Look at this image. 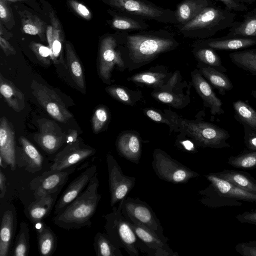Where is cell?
Wrapping results in <instances>:
<instances>
[{
    "label": "cell",
    "mask_w": 256,
    "mask_h": 256,
    "mask_svg": "<svg viewBox=\"0 0 256 256\" xmlns=\"http://www.w3.org/2000/svg\"><path fill=\"white\" fill-rule=\"evenodd\" d=\"M232 107L234 118L238 122L256 129V110L248 103L239 100L232 103Z\"/></svg>",
    "instance_id": "40"
},
{
    "label": "cell",
    "mask_w": 256,
    "mask_h": 256,
    "mask_svg": "<svg viewBox=\"0 0 256 256\" xmlns=\"http://www.w3.org/2000/svg\"><path fill=\"white\" fill-rule=\"evenodd\" d=\"M136 236L143 244V252L148 256H178L168 246L167 242L163 240L156 234L146 227L140 224L130 223Z\"/></svg>",
    "instance_id": "15"
},
{
    "label": "cell",
    "mask_w": 256,
    "mask_h": 256,
    "mask_svg": "<svg viewBox=\"0 0 256 256\" xmlns=\"http://www.w3.org/2000/svg\"><path fill=\"white\" fill-rule=\"evenodd\" d=\"M6 178L4 174L3 173L2 170H0V197L2 198L4 197L6 192Z\"/></svg>",
    "instance_id": "56"
},
{
    "label": "cell",
    "mask_w": 256,
    "mask_h": 256,
    "mask_svg": "<svg viewBox=\"0 0 256 256\" xmlns=\"http://www.w3.org/2000/svg\"><path fill=\"white\" fill-rule=\"evenodd\" d=\"M151 96L156 100L176 108H184L190 102L188 94H176L168 90H154Z\"/></svg>",
    "instance_id": "39"
},
{
    "label": "cell",
    "mask_w": 256,
    "mask_h": 256,
    "mask_svg": "<svg viewBox=\"0 0 256 256\" xmlns=\"http://www.w3.org/2000/svg\"><path fill=\"white\" fill-rule=\"evenodd\" d=\"M96 166L88 167L74 178L63 192L54 206V215L62 212L86 188L92 178L97 173Z\"/></svg>",
    "instance_id": "16"
},
{
    "label": "cell",
    "mask_w": 256,
    "mask_h": 256,
    "mask_svg": "<svg viewBox=\"0 0 256 256\" xmlns=\"http://www.w3.org/2000/svg\"><path fill=\"white\" fill-rule=\"evenodd\" d=\"M121 212L130 223L146 227L163 240L168 238L163 234V228L152 208L139 198L125 197L120 202Z\"/></svg>",
    "instance_id": "7"
},
{
    "label": "cell",
    "mask_w": 256,
    "mask_h": 256,
    "mask_svg": "<svg viewBox=\"0 0 256 256\" xmlns=\"http://www.w3.org/2000/svg\"><path fill=\"white\" fill-rule=\"evenodd\" d=\"M226 6V8L232 12H244L248 10V6L239 0H218Z\"/></svg>",
    "instance_id": "52"
},
{
    "label": "cell",
    "mask_w": 256,
    "mask_h": 256,
    "mask_svg": "<svg viewBox=\"0 0 256 256\" xmlns=\"http://www.w3.org/2000/svg\"><path fill=\"white\" fill-rule=\"evenodd\" d=\"M186 137V136L184 134L180 133L176 141L177 146L189 152H197V146L192 140H188Z\"/></svg>",
    "instance_id": "49"
},
{
    "label": "cell",
    "mask_w": 256,
    "mask_h": 256,
    "mask_svg": "<svg viewBox=\"0 0 256 256\" xmlns=\"http://www.w3.org/2000/svg\"><path fill=\"white\" fill-rule=\"evenodd\" d=\"M164 111L165 112L164 114H162L158 110L150 108L144 110V114L153 121L167 124L170 126V132L172 130L178 132V128L172 120V112L168 110H164Z\"/></svg>",
    "instance_id": "45"
},
{
    "label": "cell",
    "mask_w": 256,
    "mask_h": 256,
    "mask_svg": "<svg viewBox=\"0 0 256 256\" xmlns=\"http://www.w3.org/2000/svg\"><path fill=\"white\" fill-rule=\"evenodd\" d=\"M14 212L12 210H6L2 215L0 231V256L8 254L14 237Z\"/></svg>",
    "instance_id": "30"
},
{
    "label": "cell",
    "mask_w": 256,
    "mask_h": 256,
    "mask_svg": "<svg viewBox=\"0 0 256 256\" xmlns=\"http://www.w3.org/2000/svg\"><path fill=\"white\" fill-rule=\"evenodd\" d=\"M21 146L20 148L16 149V152L20 154L24 162L26 170L31 172H35L41 170L44 158L35 146L25 137L18 138Z\"/></svg>",
    "instance_id": "26"
},
{
    "label": "cell",
    "mask_w": 256,
    "mask_h": 256,
    "mask_svg": "<svg viewBox=\"0 0 256 256\" xmlns=\"http://www.w3.org/2000/svg\"><path fill=\"white\" fill-rule=\"evenodd\" d=\"M197 67L202 76L222 96L232 89L233 84L224 72L199 62Z\"/></svg>",
    "instance_id": "27"
},
{
    "label": "cell",
    "mask_w": 256,
    "mask_h": 256,
    "mask_svg": "<svg viewBox=\"0 0 256 256\" xmlns=\"http://www.w3.org/2000/svg\"><path fill=\"white\" fill-rule=\"evenodd\" d=\"M114 10L143 20L165 24H178L175 12L158 6L148 0H102Z\"/></svg>",
    "instance_id": "6"
},
{
    "label": "cell",
    "mask_w": 256,
    "mask_h": 256,
    "mask_svg": "<svg viewBox=\"0 0 256 256\" xmlns=\"http://www.w3.org/2000/svg\"><path fill=\"white\" fill-rule=\"evenodd\" d=\"M252 96L254 98H256V90H253L252 92Z\"/></svg>",
    "instance_id": "59"
},
{
    "label": "cell",
    "mask_w": 256,
    "mask_h": 256,
    "mask_svg": "<svg viewBox=\"0 0 256 256\" xmlns=\"http://www.w3.org/2000/svg\"><path fill=\"white\" fill-rule=\"evenodd\" d=\"M75 168H72L62 170H49L44 172L41 176L34 178L30 186L36 200L62 190L68 181L69 176L74 172Z\"/></svg>",
    "instance_id": "14"
},
{
    "label": "cell",
    "mask_w": 256,
    "mask_h": 256,
    "mask_svg": "<svg viewBox=\"0 0 256 256\" xmlns=\"http://www.w3.org/2000/svg\"><path fill=\"white\" fill-rule=\"evenodd\" d=\"M212 0H182L177 4L174 10L178 24L191 20L206 8L214 4Z\"/></svg>",
    "instance_id": "25"
},
{
    "label": "cell",
    "mask_w": 256,
    "mask_h": 256,
    "mask_svg": "<svg viewBox=\"0 0 256 256\" xmlns=\"http://www.w3.org/2000/svg\"><path fill=\"white\" fill-rule=\"evenodd\" d=\"M198 193L200 196V202L208 208H218L242 205V203L238 200L223 196L210 184L205 189L198 191Z\"/></svg>",
    "instance_id": "31"
},
{
    "label": "cell",
    "mask_w": 256,
    "mask_h": 256,
    "mask_svg": "<svg viewBox=\"0 0 256 256\" xmlns=\"http://www.w3.org/2000/svg\"><path fill=\"white\" fill-rule=\"evenodd\" d=\"M230 36L256 38V8L248 11L243 16L242 22H234L228 30Z\"/></svg>",
    "instance_id": "33"
},
{
    "label": "cell",
    "mask_w": 256,
    "mask_h": 256,
    "mask_svg": "<svg viewBox=\"0 0 256 256\" xmlns=\"http://www.w3.org/2000/svg\"><path fill=\"white\" fill-rule=\"evenodd\" d=\"M114 68L120 72L126 70L121 52L120 32L106 36L100 43L98 71L106 84L111 83L112 74Z\"/></svg>",
    "instance_id": "9"
},
{
    "label": "cell",
    "mask_w": 256,
    "mask_h": 256,
    "mask_svg": "<svg viewBox=\"0 0 256 256\" xmlns=\"http://www.w3.org/2000/svg\"><path fill=\"white\" fill-rule=\"evenodd\" d=\"M29 46L40 62L45 65L50 64L52 59L49 47L34 42H30Z\"/></svg>",
    "instance_id": "47"
},
{
    "label": "cell",
    "mask_w": 256,
    "mask_h": 256,
    "mask_svg": "<svg viewBox=\"0 0 256 256\" xmlns=\"http://www.w3.org/2000/svg\"><path fill=\"white\" fill-rule=\"evenodd\" d=\"M0 92L10 107L16 112H21L25 106L24 94L10 81L0 74Z\"/></svg>",
    "instance_id": "29"
},
{
    "label": "cell",
    "mask_w": 256,
    "mask_h": 256,
    "mask_svg": "<svg viewBox=\"0 0 256 256\" xmlns=\"http://www.w3.org/2000/svg\"><path fill=\"white\" fill-rule=\"evenodd\" d=\"M106 91L114 98L127 106H134L142 98L140 90H132L123 86H109L106 88Z\"/></svg>",
    "instance_id": "38"
},
{
    "label": "cell",
    "mask_w": 256,
    "mask_h": 256,
    "mask_svg": "<svg viewBox=\"0 0 256 256\" xmlns=\"http://www.w3.org/2000/svg\"><path fill=\"white\" fill-rule=\"evenodd\" d=\"M228 163L236 168L252 170L256 168V151L248 150L235 156H230Z\"/></svg>",
    "instance_id": "44"
},
{
    "label": "cell",
    "mask_w": 256,
    "mask_h": 256,
    "mask_svg": "<svg viewBox=\"0 0 256 256\" xmlns=\"http://www.w3.org/2000/svg\"><path fill=\"white\" fill-rule=\"evenodd\" d=\"M152 157L153 170L162 180L174 184H185L191 178L200 176L160 148L154 150Z\"/></svg>",
    "instance_id": "8"
},
{
    "label": "cell",
    "mask_w": 256,
    "mask_h": 256,
    "mask_svg": "<svg viewBox=\"0 0 256 256\" xmlns=\"http://www.w3.org/2000/svg\"><path fill=\"white\" fill-rule=\"evenodd\" d=\"M244 129V143L248 149L256 151V129L242 124Z\"/></svg>",
    "instance_id": "48"
},
{
    "label": "cell",
    "mask_w": 256,
    "mask_h": 256,
    "mask_svg": "<svg viewBox=\"0 0 256 256\" xmlns=\"http://www.w3.org/2000/svg\"><path fill=\"white\" fill-rule=\"evenodd\" d=\"M50 25L46 31V38L51 51V59L54 64H62L67 68L64 56V34L62 25L52 12H50Z\"/></svg>",
    "instance_id": "18"
},
{
    "label": "cell",
    "mask_w": 256,
    "mask_h": 256,
    "mask_svg": "<svg viewBox=\"0 0 256 256\" xmlns=\"http://www.w3.org/2000/svg\"><path fill=\"white\" fill-rule=\"evenodd\" d=\"M192 44L208 46L219 50H236L256 45V38L224 36L197 40Z\"/></svg>",
    "instance_id": "22"
},
{
    "label": "cell",
    "mask_w": 256,
    "mask_h": 256,
    "mask_svg": "<svg viewBox=\"0 0 256 256\" xmlns=\"http://www.w3.org/2000/svg\"><path fill=\"white\" fill-rule=\"evenodd\" d=\"M32 93L38 102L52 118L66 122L73 117L60 97L52 90L33 80L30 86Z\"/></svg>",
    "instance_id": "10"
},
{
    "label": "cell",
    "mask_w": 256,
    "mask_h": 256,
    "mask_svg": "<svg viewBox=\"0 0 256 256\" xmlns=\"http://www.w3.org/2000/svg\"><path fill=\"white\" fill-rule=\"evenodd\" d=\"M122 58L126 70L132 71L151 62L164 53L180 45L174 35L168 30H141L120 32Z\"/></svg>",
    "instance_id": "1"
},
{
    "label": "cell",
    "mask_w": 256,
    "mask_h": 256,
    "mask_svg": "<svg viewBox=\"0 0 256 256\" xmlns=\"http://www.w3.org/2000/svg\"><path fill=\"white\" fill-rule=\"evenodd\" d=\"M78 133L74 130H70L68 135L66 136V141L68 143L73 142L77 140Z\"/></svg>",
    "instance_id": "57"
},
{
    "label": "cell",
    "mask_w": 256,
    "mask_h": 256,
    "mask_svg": "<svg viewBox=\"0 0 256 256\" xmlns=\"http://www.w3.org/2000/svg\"><path fill=\"white\" fill-rule=\"evenodd\" d=\"M192 84L202 98L204 106L210 108L212 116L220 115L224 113L222 108V103L214 92L212 86L202 76L198 69L191 72Z\"/></svg>",
    "instance_id": "17"
},
{
    "label": "cell",
    "mask_w": 256,
    "mask_h": 256,
    "mask_svg": "<svg viewBox=\"0 0 256 256\" xmlns=\"http://www.w3.org/2000/svg\"><path fill=\"white\" fill-rule=\"evenodd\" d=\"M0 18L1 22L6 24L12 20V14L5 0H0Z\"/></svg>",
    "instance_id": "53"
},
{
    "label": "cell",
    "mask_w": 256,
    "mask_h": 256,
    "mask_svg": "<svg viewBox=\"0 0 256 256\" xmlns=\"http://www.w3.org/2000/svg\"><path fill=\"white\" fill-rule=\"evenodd\" d=\"M106 160L108 174L110 204L112 206L120 202L135 185L136 178L124 175L114 158L110 154Z\"/></svg>",
    "instance_id": "11"
},
{
    "label": "cell",
    "mask_w": 256,
    "mask_h": 256,
    "mask_svg": "<svg viewBox=\"0 0 256 256\" xmlns=\"http://www.w3.org/2000/svg\"><path fill=\"white\" fill-rule=\"evenodd\" d=\"M236 14L216 4L206 8L196 18L186 23L176 24L184 37L202 40L210 38L218 32L230 28Z\"/></svg>",
    "instance_id": "3"
},
{
    "label": "cell",
    "mask_w": 256,
    "mask_h": 256,
    "mask_svg": "<svg viewBox=\"0 0 256 256\" xmlns=\"http://www.w3.org/2000/svg\"><path fill=\"white\" fill-rule=\"evenodd\" d=\"M172 75L164 66H156L150 68L146 71L141 72L127 78L140 86H146L160 90L167 83Z\"/></svg>",
    "instance_id": "21"
},
{
    "label": "cell",
    "mask_w": 256,
    "mask_h": 256,
    "mask_svg": "<svg viewBox=\"0 0 256 256\" xmlns=\"http://www.w3.org/2000/svg\"><path fill=\"white\" fill-rule=\"evenodd\" d=\"M93 245L97 256H122L120 248L113 244L106 232H98Z\"/></svg>",
    "instance_id": "42"
},
{
    "label": "cell",
    "mask_w": 256,
    "mask_h": 256,
    "mask_svg": "<svg viewBox=\"0 0 256 256\" xmlns=\"http://www.w3.org/2000/svg\"><path fill=\"white\" fill-rule=\"evenodd\" d=\"M98 186L96 173L85 189L62 212L54 216V224L65 230L90 226L92 224L91 218L102 198L98 192Z\"/></svg>",
    "instance_id": "2"
},
{
    "label": "cell",
    "mask_w": 256,
    "mask_h": 256,
    "mask_svg": "<svg viewBox=\"0 0 256 256\" xmlns=\"http://www.w3.org/2000/svg\"><path fill=\"white\" fill-rule=\"evenodd\" d=\"M65 48L67 68L76 85L81 90H84L86 86L84 76L80 62L72 46L69 42H66Z\"/></svg>",
    "instance_id": "36"
},
{
    "label": "cell",
    "mask_w": 256,
    "mask_h": 256,
    "mask_svg": "<svg viewBox=\"0 0 256 256\" xmlns=\"http://www.w3.org/2000/svg\"><path fill=\"white\" fill-rule=\"evenodd\" d=\"M7 0L11 1V2H17V1L28 0Z\"/></svg>",
    "instance_id": "60"
},
{
    "label": "cell",
    "mask_w": 256,
    "mask_h": 256,
    "mask_svg": "<svg viewBox=\"0 0 256 256\" xmlns=\"http://www.w3.org/2000/svg\"><path fill=\"white\" fill-rule=\"evenodd\" d=\"M116 146L120 156L136 164L139 163L142 153V140L138 132L133 130L122 132L116 139Z\"/></svg>",
    "instance_id": "19"
},
{
    "label": "cell",
    "mask_w": 256,
    "mask_h": 256,
    "mask_svg": "<svg viewBox=\"0 0 256 256\" xmlns=\"http://www.w3.org/2000/svg\"><path fill=\"white\" fill-rule=\"evenodd\" d=\"M112 16L111 26L113 28L126 30H144L150 26L144 20L134 15L115 10L110 11Z\"/></svg>",
    "instance_id": "28"
},
{
    "label": "cell",
    "mask_w": 256,
    "mask_h": 256,
    "mask_svg": "<svg viewBox=\"0 0 256 256\" xmlns=\"http://www.w3.org/2000/svg\"><path fill=\"white\" fill-rule=\"evenodd\" d=\"M236 218L242 223H248L256 225V210L244 212L237 215Z\"/></svg>",
    "instance_id": "54"
},
{
    "label": "cell",
    "mask_w": 256,
    "mask_h": 256,
    "mask_svg": "<svg viewBox=\"0 0 256 256\" xmlns=\"http://www.w3.org/2000/svg\"><path fill=\"white\" fill-rule=\"evenodd\" d=\"M110 114L106 107L100 106L96 110L92 120V128L94 133L102 131L108 122Z\"/></svg>",
    "instance_id": "46"
},
{
    "label": "cell",
    "mask_w": 256,
    "mask_h": 256,
    "mask_svg": "<svg viewBox=\"0 0 256 256\" xmlns=\"http://www.w3.org/2000/svg\"><path fill=\"white\" fill-rule=\"evenodd\" d=\"M106 220L105 232L116 247L124 248L130 256H138L142 244L136 236L130 222L121 212L120 202L118 207L113 206L112 211L102 216Z\"/></svg>",
    "instance_id": "5"
},
{
    "label": "cell",
    "mask_w": 256,
    "mask_h": 256,
    "mask_svg": "<svg viewBox=\"0 0 256 256\" xmlns=\"http://www.w3.org/2000/svg\"><path fill=\"white\" fill-rule=\"evenodd\" d=\"M61 190L42 196L32 202L24 210L27 218L34 225L42 222L50 214Z\"/></svg>",
    "instance_id": "24"
},
{
    "label": "cell",
    "mask_w": 256,
    "mask_h": 256,
    "mask_svg": "<svg viewBox=\"0 0 256 256\" xmlns=\"http://www.w3.org/2000/svg\"><path fill=\"white\" fill-rule=\"evenodd\" d=\"M192 54L198 62L211 66L219 71L226 72L227 69L222 65L220 56L214 49L204 46L192 45Z\"/></svg>",
    "instance_id": "35"
},
{
    "label": "cell",
    "mask_w": 256,
    "mask_h": 256,
    "mask_svg": "<svg viewBox=\"0 0 256 256\" xmlns=\"http://www.w3.org/2000/svg\"><path fill=\"white\" fill-rule=\"evenodd\" d=\"M232 62L238 67L256 75V50L235 51L229 54Z\"/></svg>",
    "instance_id": "37"
},
{
    "label": "cell",
    "mask_w": 256,
    "mask_h": 256,
    "mask_svg": "<svg viewBox=\"0 0 256 256\" xmlns=\"http://www.w3.org/2000/svg\"><path fill=\"white\" fill-rule=\"evenodd\" d=\"M38 130L34 140L46 152H56L64 144L66 136L54 121L42 118L37 121Z\"/></svg>",
    "instance_id": "13"
},
{
    "label": "cell",
    "mask_w": 256,
    "mask_h": 256,
    "mask_svg": "<svg viewBox=\"0 0 256 256\" xmlns=\"http://www.w3.org/2000/svg\"><path fill=\"white\" fill-rule=\"evenodd\" d=\"M240 2L248 4H250L256 2V0H239Z\"/></svg>",
    "instance_id": "58"
},
{
    "label": "cell",
    "mask_w": 256,
    "mask_h": 256,
    "mask_svg": "<svg viewBox=\"0 0 256 256\" xmlns=\"http://www.w3.org/2000/svg\"><path fill=\"white\" fill-rule=\"evenodd\" d=\"M22 26L24 33L33 36L38 35L42 40H46V24L37 16L26 12L22 18Z\"/></svg>",
    "instance_id": "41"
},
{
    "label": "cell",
    "mask_w": 256,
    "mask_h": 256,
    "mask_svg": "<svg viewBox=\"0 0 256 256\" xmlns=\"http://www.w3.org/2000/svg\"><path fill=\"white\" fill-rule=\"evenodd\" d=\"M0 46L6 56L14 55L16 52L10 43L2 36H0Z\"/></svg>",
    "instance_id": "55"
},
{
    "label": "cell",
    "mask_w": 256,
    "mask_h": 256,
    "mask_svg": "<svg viewBox=\"0 0 256 256\" xmlns=\"http://www.w3.org/2000/svg\"><path fill=\"white\" fill-rule=\"evenodd\" d=\"M236 250L244 256H256V240L238 244Z\"/></svg>",
    "instance_id": "51"
},
{
    "label": "cell",
    "mask_w": 256,
    "mask_h": 256,
    "mask_svg": "<svg viewBox=\"0 0 256 256\" xmlns=\"http://www.w3.org/2000/svg\"><path fill=\"white\" fill-rule=\"evenodd\" d=\"M214 174L244 190L256 194V180L247 172L224 170Z\"/></svg>",
    "instance_id": "34"
},
{
    "label": "cell",
    "mask_w": 256,
    "mask_h": 256,
    "mask_svg": "<svg viewBox=\"0 0 256 256\" xmlns=\"http://www.w3.org/2000/svg\"><path fill=\"white\" fill-rule=\"evenodd\" d=\"M96 153V150L83 144L80 138L68 144L54 158L50 171L62 170L75 166Z\"/></svg>",
    "instance_id": "12"
},
{
    "label": "cell",
    "mask_w": 256,
    "mask_h": 256,
    "mask_svg": "<svg viewBox=\"0 0 256 256\" xmlns=\"http://www.w3.org/2000/svg\"><path fill=\"white\" fill-rule=\"evenodd\" d=\"M71 8L80 17L89 20L92 18V14L89 9L82 4L76 0H68Z\"/></svg>",
    "instance_id": "50"
},
{
    "label": "cell",
    "mask_w": 256,
    "mask_h": 256,
    "mask_svg": "<svg viewBox=\"0 0 256 256\" xmlns=\"http://www.w3.org/2000/svg\"><path fill=\"white\" fill-rule=\"evenodd\" d=\"M0 156L11 170H15L17 164L14 131L5 116L0 120Z\"/></svg>",
    "instance_id": "20"
},
{
    "label": "cell",
    "mask_w": 256,
    "mask_h": 256,
    "mask_svg": "<svg viewBox=\"0 0 256 256\" xmlns=\"http://www.w3.org/2000/svg\"><path fill=\"white\" fill-rule=\"evenodd\" d=\"M204 176L210 184L224 196L250 202H256V194L244 190L231 182L218 177L214 172Z\"/></svg>",
    "instance_id": "23"
},
{
    "label": "cell",
    "mask_w": 256,
    "mask_h": 256,
    "mask_svg": "<svg viewBox=\"0 0 256 256\" xmlns=\"http://www.w3.org/2000/svg\"><path fill=\"white\" fill-rule=\"evenodd\" d=\"M36 228L39 253L44 256H50L55 252L57 246V238L50 226L43 221L35 225Z\"/></svg>",
    "instance_id": "32"
},
{
    "label": "cell",
    "mask_w": 256,
    "mask_h": 256,
    "mask_svg": "<svg viewBox=\"0 0 256 256\" xmlns=\"http://www.w3.org/2000/svg\"><path fill=\"white\" fill-rule=\"evenodd\" d=\"M175 122L178 132L190 138L198 146L222 148H230L226 142L230 138L228 131L212 123L202 120H188L176 115Z\"/></svg>",
    "instance_id": "4"
},
{
    "label": "cell",
    "mask_w": 256,
    "mask_h": 256,
    "mask_svg": "<svg viewBox=\"0 0 256 256\" xmlns=\"http://www.w3.org/2000/svg\"><path fill=\"white\" fill-rule=\"evenodd\" d=\"M12 253L14 256H26L30 250V228L28 224L22 222L20 231L14 244Z\"/></svg>",
    "instance_id": "43"
}]
</instances>
